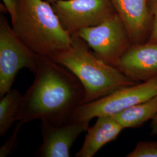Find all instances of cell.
Segmentation results:
<instances>
[{
  "label": "cell",
  "instance_id": "5b68a950",
  "mask_svg": "<svg viewBox=\"0 0 157 157\" xmlns=\"http://www.w3.org/2000/svg\"><path fill=\"white\" fill-rule=\"evenodd\" d=\"M76 34L91 48L101 61L118 68L132 41L124 22L117 13L100 24L82 29Z\"/></svg>",
  "mask_w": 157,
  "mask_h": 157
},
{
  "label": "cell",
  "instance_id": "5bb4252c",
  "mask_svg": "<svg viewBox=\"0 0 157 157\" xmlns=\"http://www.w3.org/2000/svg\"><path fill=\"white\" fill-rule=\"evenodd\" d=\"M128 157H157V141H141L126 155Z\"/></svg>",
  "mask_w": 157,
  "mask_h": 157
},
{
  "label": "cell",
  "instance_id": "d6986e66",
  "mask_svg": "<svg viewBox=\"0 0 157 157\" xmlns=\"http://www.w3.org/2000/svg\"><path fill=\"white\" fill-rule=\"evenodd\" d=\"M47 1H48V2H49L50 4H53L54 2H55L56 1H58V0H46Z\"/></svg>",
  "mask_w": 157,
  "mask_h": 157
},
{
  "label": "cell",
  "instance_id": "4fadbf2b",
  "mask_svg": "<svg viewBox=\"0 0 157 157\" xmlns=\"http://www.w3.org/2000/svg\"><path fill=\"white\" fill-rule=\"evenodd\" d=\"M23 95L18 90L11 89L1 97L0 136L4 137L17 121V115L22 101Z\"/></svg>",
  "mask_w": 157,
  "mask_h": 157
},
{
  "label": "cell",
  "instance_id": "7a4b0ae2",
  "mask_svg": "<svg viewBox=\"0 0 157 157\" xmlns=\"http://www.w3.org/2000/svg\"><path fill=\"white\" fill-rule=\"evenodd\" d=\"M49 57L78 78L85 90L84 104L139 83L127 78L117 67L108 65L97 58L89 50L87 43L76 34L72 35L69 48Z\"/></svg>",
  "mask_w": 157,
  "mask_h": 157
},
{
  "label": "cell",
  "instance_id": "8fae6325",
  "mask_svg": "<svg viewBox=\"0 0 157 157\" xmlns=\"http://www.w3.org/2000/svg\"><path fill=\"white\" fill-rule=\"evenodd\" d=\"M124 129L112 115L98 117L95 124L87 129L84 143L75 157L94 156L102 147L116 140Z\"/></svg>",
  "mask_w": 157,
  "mask_h": 157
},
{
  "label": "cell",
  "instance_id": "ba28073f",
  "mask_svg": "<svg viewBox=\"0 0 157 157\" xmlns=\"http://www.w3.org/2000/svg\"><path fill=\"white\" fill-rule=\"evenodd\" d=\"M90 121H71L61 126H54L41 121L40 130L43 143L38 151L41 157H69L73 143L89 128Z\"/></svg>",
  "mask_w": 157,
  "mask_h": 157
},
{
  "label": "cell",
  "instance_id": "30bf717a",
  "mask_svg": "<svg viewBox=\"0 0 157 157\" xmlns=\"http://www.w3.org/2000/svg\"><path fill=\"white\" fill-rule=\"evenodd\" d=\"M128 30L132 44L147 43L151 34L153 19L147 0H110Z\"/></svg>",
  "mask_w": 157,
  "mask_h": 157
},
{
  "label": "cell",
  "instance_id": "6da1fadb",
  "mask_svg": "<svg viewBox=\"0 0 157 157\" xmlns=\"http://www.w3.org/2000/svg\"><path fill=\"white\" fill-rule=\"evenodd\" d=\"M35 78L23 94L17 115L22 124L45 121L54 126L70 121L84 104L85 90L73 73L49 56H40Z\"/></svg>",
  "mask_w": 157,
  "mask_h": 157
},
{
  "label": "cell",
  "instance_id": "7c38bea8",
  "mask_svg": "<svg viewBox=\"0 0 157 157\" xmlns=\"http://www.w3.org/2000/svg\"><path fill=\"white\" fill-rule=\"evenodd\" d=\"M157 114V95L112 115L124 129L140 128Z\"/></svg>",
  "mask_w": 157,
  "mask_h": 157
},
{
  "label": "cell",
  "instance_id": "3957f363",
  "mask_svg": "<svg viewBox=\"0 0 157 157\" xmlns=\"http://www.w3.org/2000/svg\"><path fill=\"white\" fill-rule=\"evenodd\" d=\"M11 23L17 36L40 56H50L72 44L71 34L62 27L46 0H17Z\"/></svg>",
  "mask_w": 157,
  "mask_h": 157
},
{
  "label": "cell",
  "instance_id": "9c48e42d",
  "mask_svg": "<svg viewBox=\"0 0 157 157\" xmlns=\"http://www.w3.org/2000/svg\"><path fill=\"white\" fill-rule=\"evenodd\" d=\"M118 69L136 83L157 76V43L132 44L118 64Z\"/></svg>",
  "mask_w": 157,
  "mask_h": 157
},
{
  "label": "cell",
  "instance_id": "8992f818",
  "mask_svg": "<svg viewBox=\"0 0 157 157\" xmlns=\"http://www.w3.org/2000/svg\"><path fill=\"white\" fill-rule=\"evenodd\" d=\"M156 95L157 76L80 105L73 113L70 121H90L102 115H114Z\"/></svg>",
  "mask_w": 157,
  "mask_h": 157
},
{
  "label": "cell",
  "instance_id": "9a60e30c",
  "mask_svg": "<svg viewBox=\"0 0 157 157\" xmlns=\"http://www.w3.org/2000/svg\"><path fill=\"white\" fill-rule=\"evenodd\" d=\"M23 124L18 122L11 135L0 148V157H6L11 155L15 151L18 144V134Z\"/></svg>",
  "mask_w": 157,
  "mask_h": 157
},
{
  "label": "cell",
  "instance_id": "ac0fdd59",
  "mask_svg": "<svg viewBox=\"0 0 157 157\" xmlns=\"http://www.w3.org/2000/svg\"><path fill=\"white\" fill-rule=\"evenodd\" d=\"M151 126L152 134L157 135V114L156 116L152 119Z\"/></svg>",
  "mask_w": 157,
  "mask_h": 157
},
{
  "label": "cell",
  "instance_id": "277c9868",
  "mask_svg": "<svg viewBox=\"0 0 157 157\" xmlns=\"http://www.w3.org/2000/svg\"><path fill=\"white\" fill-rule=\"evenodd\" d=\"M40 56L20 39L4 13L0 15V96L11 90L18 72L23 68L35 73Z\"/></svg>",
  "mask_w": 157,
  "mask_h": 157
},
{
  "label": "cell",
  "instance_id": "2e32d148",
  "mask_svg": "<svg viewBox=\"0 0 157 157\" xmlns=\"http://www.w3.org/2000/svg\"><path fill=\"white\" fill-rule=\"evenodd\" d=\"M147 6L153 19L151 34L147 42L157 43V0H147Z\"/></svg>",
  "mask_w": 157,
  "mask_h": 157
},
{
  "label": "cell",
  "instance_id": "52a82bcc",
  "mask_svg": "<svg viewBox=\"0 0 157 157\" xmlns=\"http://www.w3.org/2000/svg\"><path fill=\"white\" fill-rule=\"evenodd\" d=\"M51 5L62 27L71 36L117 13L110 0H58Z\"/></svg>",
  "mask_w": 157,
  "mask_h": 157
},
{
  "label": "cell",
  "instance_id": "e0dca14e",
  "mask_svg": "<svg viewBox=\"0 0 157 157\" xmlns=\"http://www.w3.org/2000/svg\"><path fill=\"white\" fill-rule=\"evenodd\" d=\"M6 11L8 12L12 21L16 15L17 0H2Z\"/></svg>",
  "mask_w": 157,
  "mask_h": 157
}]
</instances>
